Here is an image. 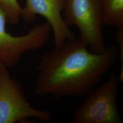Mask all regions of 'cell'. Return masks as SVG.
I'll use <instances>...</instances> for the list:
<instances>
[{
  "instance_id": "cell-5",
  "label": "cell",
  "mask_w": 123,
  "mask_h": 123,
  "mask_svg": "<svg viewBox=\"0 0 123 123\" xmlns=\"http://www.w3.org/2000/svg\"><path fill=\"white\" fill-rule=\"evenodd\" d=\"M6 23V15L0 7V62L8 68L16 65L27 51L42 48L50 39L51 30L47 21L17 36L7 31Z\"/></svg>"
},
{
  "instance_id": "cell-7",
  "label": "cell",
  "mask_w": 123,
  "mask_h": 123,
  "mask_svg": "<svg viewBox=\"0 0 123 123\" xmlns=\"http://www.w3.org/2000/svg\"><path fill=\"white\" fill-rule=\"evenodd\" d=\"M104 25L123 28V0H100Z\"/></svg>"
},
{
  "instance_id": "cell-1",
  "label": "cell",
  "mask_w": 123,
  "mask_h": 123,
  "mask_svg": "<svg viewBox=\"0 0 123 123\" xmlns=\"http://www.w3.org/2000/svg\"><path fill=\"white\" fill-rule=\"evenodd\" d=\"M118 53L115 45L96 53L79 38L66 40L42 56L34 91L39 96H84L115 65Z\"/></svg>"
},
{
  "instance_id": "cell-9",
  "label": "cell",
  "mask_w": 123,
  "mask_h": 123,
  "mask_svg": "<svg viewBox=\"0 0 123 123\" xmlns=\"http://www.w3.org/2000/svg\"><path fill=\"white\" fill-rule=\"evenodd\" d=\"M116 40L119 44L120 49L121 55L120 56V60L121 61V70L119 75V78L121 82L123 80V28L117 29L116 33Z\"/></svg>"
},
{
  "instance_id": "cell-4",
  "label": "cell",
  "mask_w": 123,
  "mask_h": 123,
  "mask_svg": "<svg viewBox=\"0 0 123 123\" xmlns=\"http://www.w3.org/2000/svg\"><path fill=\"white\" fill-rule=\"evenodd\" d=\"M51 117L47 111L31 105L22 86L0 62V123H21L30 118L47 121Z\"/></svg>"
},
{
  "instance_id": "cell-2",
  "label": "cell",
  "mask_w": 123,
  "mask_h": 123,
  "mask_svg": "<svg viewBox=\"0 0 123 123\" xmlns=\"http://www.w3.org/2000/svg\"><path fill=\"white\" fill-rule=\"evenodd\" d=\"M121 81L119 75L112 74L107 80L86 95L75 110L74 123H122L117 107Z\"/></svg>"
},
{
  "instance_id": "cell-6",
  "label": "cell",
  "mask_w": 123,
  "mask_h": 123,
  "mask_svg": "<svg viewBox=\"0 0 123 123\" xmlns=\"http://www.w3.org/2000/svg\"><path fill=\"white\" fill-rule=\"evenodd\" d=\"M22 7L21 17L29 24L35 20L37 15L43 17L49 23L53 32L55 47L67 39L75 37V34L64 22L62 12L64 0H25Z\"/></svg>"
},
{
  "instance_id": "cell-8",
  "label": "cell",
  "mask_w": 123,
  "mask_h": 123,
  "mask_svg": "<svg viewBox=\"0 0 123 123\" xmlns=\"http://www.w3.org/2000/svg\"><path fill=\"white\" fill-rule=\"evenodd\" d=\"M0 7L6 15L9 24L12 25L18 24L21 17L22 7L17 0H0Z\"/></svg>"
},
{
  "instance_id": "cell-3",
  "label": "cell",
  "mask_w": 123,
  "mask_h": 123,
  "mask_svg": "<svg viewBox=\"0 0 123 123\" xmlns=\"http://www.w3.org/2000/svg\"><path fill=\"white\" fill-rule=\"evenodd\" d=\"M63 13L67 25L78 27V38L92 52L105 50L100 0H64Z\"/></svg>"
}]
</instances>
